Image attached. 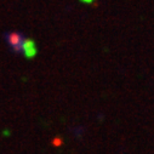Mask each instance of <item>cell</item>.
Listing matches in <instances>:
<instances>
[{
  "instance_id": "1",
  "label": "cell",
  "mask_w": 154,
  "mask_h": 154,
  "mask_svg": "<svg viewBox=\"0 0 154 154\" xmlns=\"http://www.w3.org/2000/svg\"><path fill=\"white\" fill-rule=\"evenodd\" d=\"M5 39H6L8 44L10 45V49L15 54H22L23 43H24V39H26L22 33H17V32L8 33V34H5Z\"/></svg>"
},
{
  "instance_id": "2",
  "label": "cell",
  "mask_w": 154,
  "mask_h": 154,
  "mask_svg": "<svg viewBox=\"0 0 154 154\" xmlns=\"http://www.w3.org/2000/svg\"><path fill=\"white\" fill-rule=\"evenodd\" d=\"M38 54V48L34 43V40L32 39H24V43H23V55L28 60H32Z\"/></svg>"
},
{
  "instance_id": "3",
  "label": "cell",
  "mask_w": 154,
  "mask_h": 154,
  "mask_svg": "<svg viewBox=\"0 0 154 154\" xmlns=\"http://www.w3.org/2000/svg\"><path fill=\"white\" fill-rule=\"evenodd\" d=\"M80 2H83V3H85V4H91V3L95 2V0H80Z\"/></svg>"
}]
</instances>
